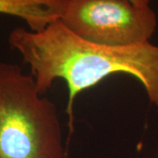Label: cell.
<instances>
[{
    "mask_svg": "<svg viewBox=\"0 0 158 158\" xmlns=\"http://www.w3.org/2000/svg\"><path fill=\"white\" fill-rule=\"evenodd\" d=\"M8 42L30 67L40 95L56 79L66 82L70 130L76 97L113 74L137 79L158 111V46L150 42L131 47L99 45L81 39L60 20L39 32L16 27L9 34Z\"/></svg>",
    "mask_w": 158,
    "mask_h": 158,
    "instance_id": "6da1fadb",
    "label": "cell"
},
{
    "mask_svg": "<svg viewBox=\"0 0 158 158\" xmlns=\"http://www.w3.org/2000/svg\"><path fill=\"white\" fill-rule=\"evenodd\" d=\"M0 158H67L56 107L34 77L0 62Z\"/></svg>",
    "mask_w": 158,
    "mask_h": 158,
    "instance_id": "7a4b0ae2",
    "label": "cell"
},
{
    "mask_svg": "<svg viewBox=\"0 0 158 158\" xmlns=\"http://www.w3.org/2000/svg\"><path fill=\"white\" fill-rule=\"evenodd\" d=\"M58 20L81 39L109 47L150 42L157 27L150 6L127 0H63Z\"/></svg>",
    "mask_w": 158,
    "mask_h": 158,
    "instance_id": "3957f363",
    "label": "cell"
},
{
    "mask_svg": "<svg viewBox=\"0 0 158 158\" xmlns=\"http://www.w3.org/2000/svg\"><path fill=\"white\" fill-rule=\"evenodd\" d=\"M63 0H0V14L21 19L39 32L59 19Z\"/></svg>",
    "mask_w": 158,
    "mask_h": 158,
    "instance_id": "277c9868",
    "label": "cell"
},
{
    "mask_svg": "<svg viewBox=\"0 0 158 158\" xmlns=\"http://www.w3.org/2000/svg\"><path fill=\"white\" fill-rule=\"evenodd\" d=\"M130 3L137 6H150V2L152 0H127Z\"/></svg>",
    "mask_w": 158,
    "mask_h": 158,
    "instance_id": "5b68a950",
    "label": "cell"
}]
</instances>
